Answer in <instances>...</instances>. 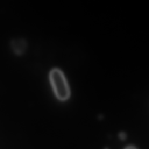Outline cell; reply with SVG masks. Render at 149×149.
<instances>
[{"label":"cell","instance_id":"1","mask_svg":"<svg viewBox=\"0 0 149 149\" xmlns=\"http://www.w3.org/2000/svg\"><path fill=\"white\" fill-rule=\"evenodd\" d=\"M49 78L54 93L61 101L68 100L70 95V90L63 73L58 69H53L49 74Z\"/></svg>","mask_w":149,"mask_h":149},{"label":"cell","instance_id":"2","mask_svg":"<svg viewBox=\"0 0 149 149\" xmlns=\"http://www.w3.org/2000/svg\"><path fill=\"white\" fill-rule=\"evenodd\" d=\"M125 149H136L134 146H128L125 148Z\"/></svg>","mask_w":149,"mask_h":149}]
</instances>
